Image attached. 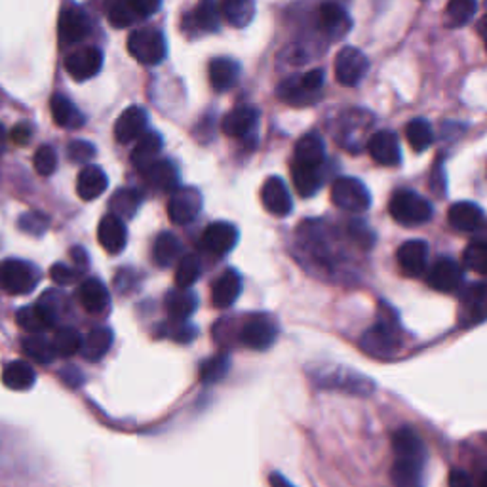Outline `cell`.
Masks as SVG:
<instances>
[{"label": "cell", "mask_w": 487, "mask_h": 487, "mask_svg": "<svg viewBox=\"0 0 487 487\" xmlns=\"http://www.w3.org/2000/svg\"><path fill=\"white\" fill-rule=\"evenodd\" d=\"M40 272L33 263L21 259H6L0 263V289L10 295H25L37 287Z\"/></svg>", "instance_id": "cell-1"}, {"label": "cell", "mask_w": 487, "mask_h": 487, "mask_svg": "<svg viewBox=\"0 0 487 487\" xmlns=\"http://www.w3.org/2000/svg\"><path fill=\"white\" fill-rule=\"evenodd\" d=\"M389 211L394 221L404 226H417L432 218V206L414 191H398L389 202Z\"/></svg>", "instance_id": "cell-2"}, {"label": "cell", "mask_w": 487, "mask_h": 487, "mask_svg": "<svg viewBox=\"0 0 487 487\" xmlns=\"http://www.w3.org/2000/svg\"><path fill=\"white\" fill-rule=\"evenodd\" d=\"M128 52L143 65H158L166 57V38L155 27L137 29L128 37Z\"/></svg>", "instance_id": "cell-3"}, {"label": "cell", "mask_w": 487, "mask_h": 487, "mask_svg": "<svg viewBox=\"0 0 487 487\" xmlns=\"http://www.w3.org/2000/svg\"><path fill=\"white\" fill-rule=\"evenodd\" d=\"M314 383L320 389L328 390H339L355 396H370L375 390V383L355 370H345V368H333L328 372H322L314 377Z\"/></svg>", "instance_id": "cell-4"}, {"label": "cell", "mask_w": 487, "mask_h": 487, "mask_svg": "<svg viewBox=\"0 0 487 487\" xmlns=\"http://www.w3.org/2000/svg\"><path fill=\"white\" fill-rule=\"evenodd\" d=\"M362 348L363 353L375 358H389L396 355V350L400 348V335L394 320L380 318L373 328L365 331L362 337Z\"/></svg>", "instance_id": "cell-5"}, {"label": "cell", "mask_w": 487, "mask_h": 487, "mask_svg": "<svg viewBox=\"0 0 487 487\" xmlns=\"http://www.w3.org/2000/svg\"><path fill=\"white\" fill-rule=\"evenodd\" d=\"M278 339V326L270 316L255 314L242 324L238 341L252 350H267Z\"/></svg>", "instance_id": "cell-6"}, {"label": "cell", "mask_w": 487, "mask_h": 487, "mask_svg": "<svg viewBox=\"0 0 487 487\" xmlns=\"http://www.w3.org/2000/svg\"><path fill=\"white\" fill-rule=\"evenodd\" d=\"M331 201L337 208L345 211H353V213L365 211L372 204L368 189L363 187L362 181L355 177L335 179V183L331 185Z\"/></svg>", "instance_id": "cell-7"}, {"label": "cell", "mask_w": 487, "mask_h": 487, "mask_svg": "<svg viewBox=\"0 0 487 487\" xmlns=\"http://www.w3.org/2000/svg\"><path fill=\"white\" fill-rule=\"evenodd\" d=\"M202 209V194L192 187L175 189L167 202V216L175 225H189Z\"/></svg>", "instance_id": "cell-8"}, {"label": "cell", "mask_w": 487, "mask_h": 487, "mask_svg": "<svg viewBox=\"0 0 487 487\" xmlns=\"http://www.w3.org/2000/svg\"><path fill=\"white\" fill-rule=\"evenodd\" d=\"M368 73V59L353 46L343 48L335 57V79L343 86H356Z\"/></svg>", "instance_id": "cell-9"}, {"label": "cell", "mask_w": 487, "mask_h": 487, "mask_svg": "<svg viewBox=\"0 0 487 487\" xmlns=\"http://www.w3.org/2000/svg\"><path fill=\"white\" fill-rule=\"evenodd\" d=\"M101 65H103V54L101 50L94 48V46L76 50L65 59V69L71 74V79L79 82L90 81L91 76H96L101 71Z\"/></svg>", "instance_id": "cell-10"}, {"label": "cell", "mask_w": 487, "mask_h": 487, "mask_svg": "<svg viewBox=\"0 0 487 487\" xmlns=\"http://www.w3.org/2000/svg\"><path fill=\"white\" fill-rule=\"evenodd\" d=\"M147 128V113L143 107H128L122 113L115 124V140L122 145H128L132 141H137L145 133Z\"/></svg>", "instance_id": "cell-11"}, {"label": "cell", "mask_w": 487, "mask_h": 487, "mask_svg": "<svg viewBox=\"0 0 487 487\" xmlns=\"http://www.w3.org/2000/svg\"><path fill=\"white\" fill-rule=\"evenodd\" d=\"M426 280H429V286L436 289V292L453 294L459 289L463 282V270L453 261V259L444 257V259H438V261L432 265L429 278Z\"/></svg>", "instance_id": "cell-12"}, {"label": "cell", "mask_w": 487, "mask_h": 487, "mask_svg": "<svg viewBox=\"0 0 487 487\" xmlns=\"http://www.w3.org/2000/svg\"><path fill=\"white\" fill-rule=\"evenodd\" d=\"M261 202L265 209L277 218H286L292 211V196L280 177H269L263 183Z\"/></svg>", "instance_id": "cell-13"}, {"label": "cell", "mask_w": 487, "mask_h": 487, "mask_svg": "<svg viewBox=\"0 0 487 487\" xmlns=\"http://www.w3.org/2000/svg\"><path fill=\"white\" fill-rule=\"evenodd\" d=\"M238 242V231L236 226L231 223H211L206 226V231L202 235V246L213 253V255H225L231 252Z\"/></svg>", "instance_id": "cell-14"}, {"label": "cell", "mask_w": 487, "mask_h": 487, "mask_svg": "<svg viewBox=\"0 0 487 487\" xmlns=\"http://www.w3.org/2000/svg\"><path fill=\"white\" fill-rule=\"evenodd\" d=\"M398 265L406 277L419 278L426 270V259H429V246L423 240H409L398 248Z\"/></svg>", "instance_id": "cell-15"}, {"label": "cell", "mask_w": 487, "mask_h": 487, "mask_svg": "<svg viewBox=\"0 0 487 487\" xmlns=\"http://www.w3.org/2000/svg\"><path fill=\"white\" fill-rule=\"evenodd\" d=\"M90 33V20L86 12L71 6L59 15V38L64 44H76Z\"/></svg>", "instance_id": "cell-16"}, {"label": "cell", "mask_w": 487, "mask_h": 487, "mask_svg": "<svg viewBox=\"0 0 487 487\" xmlns=\"http://www.w3.org/2000/svg\"><path fill=\"white\" fill-rule=\"evenodd\" d=\"M368 152L370 157L380 166H396L400 162L398 137L389 130H380L370 137Z\"/></svg>", "instance_id": "cell-17"}, {"label": "cell", "mask_w": 487, "mask_h": 487, "mask_svg": "<svg viewBox=\"0 0 487 487\" xmlns=\"http://www.w3.org/2000/svg\"><path fill=\"white\" fill-rule=\"evenodd\" d=\"M98 240L105 252H109L113 255L120 253L126 248V242H128V231H126L124 221L113 216V213L105 216L98 228Z\"/></svg>", "instance_id": "cell-18"}, {"label": "cell", "mask_w": 487, "mask_h": 487, "mask_svg": "<svg viewBox=\"0 0 487 487\" xmlns=\"http://www.w3.org/2000/svg\"><path fill=\"white\" fill-rule=\"evenodd\" d=\"M15 322L18 326L30 333V335H42L46 329H50L56 326V316L44 307L42 303L29 304V307H23L15 314Z\"/></svg>", "instance_id": "cell-19"}, {"label": "cell", "mask_w": 487, "mask_h": 487, "mask_svg": "<svg viewBox=\"0 0 487 487\" xmlns=\"http://www.w3.org/2000/svg\"><path fill=\"white\" fill-rule=\"evenodd\" d=\"M426 459H409V457H396L390 470V478L394 487H423Z\"/></svg>", "instance_id": "cell-20"}, {"label": "cell", "mask_w": 487, "mask_h": 487, "mask_svg": "<svg viewBox=\"0 0 487 487\" xmlns=\"http://www.w3.org/2000/svg\"><path fill=\"white\" fill-rule=\"evenodd\" d=\"M76 297H79L82 309L90 314L105 312L107 309H109V303H111L109 292H107V287L98 278L84 280L79 286V289H76Z\"/></svg>", "instance_id": "cell-21"}, {"label": "cell", "mask_w": 487, "mask_h": 487, "mask_svg": "<svg viewBox=\"0 0 487 487\" xmlns=\"http://www.w3.org/2000/svg\"><path fill=\"white\" fill-rule=\"evenodd\" d=\"M240 292H242L240 274L233 269H228L221 274L216 282H213L211 303L216 304L218 309H226L236 303Z\"/></svg>", "instance_id": "cell-22"}, {"label": "cell", "mask_w": 487, "mask_h": 487, "mask_svg": "<svg viewBox=\"0 0 487 487\" xmlns=\"http://www.w3.org/2000/svg\"><path fill=\"white\" fill-rule=\"evenodd\" d=\"M449 225L461 233H474L483 226V211L472 202H457L448 211Z\"/></svg>", "instance_id": "cell-23"}, {"label": "cell", "mask_w": 487, "mask_h": 487, "mask_svg": "<svg viewBox=\"0 0 487 487\" xmlns=\"http://www.w3.org/2000/svg\"><path fill=\"white\" fill-rule=\"evenodd\" d=\"M257 120H259L257 109H253L250 105H240L228 115H225L221 122V130L228 137H244L255 128Z\"/></svg>", "instance_id": "cell-24"}, {"label": "cell", "mask_w": 487, "mask_h": 487, "mask_svg": "<svg viewBox=\"0 0 487 487\" xmlns=\"http://www.w3.org/2000/svg\"><path fill=\"white\" fill-rule=\"evenodd\" d=\"M107 183H109V179H107L101 167L88 164L81 170L79 179H76V192H79L82 201H96L98 196L107 191Z\"/></svg>", "instance_id": "cell-25"}, {"label": "cell", "mask_w": 487, "mask_h": 487, "mask_svg": "<svg viewBox=\"0 0 487 487\" xmlns=\"http://www.w3.org/2000/svg\"><path fill=\"white\" fill-rule=\"evenodd\" d=\"M318 25L329 37L341 38L343 35L348 33L350 20H348L346 12L339 4L324 3L322 6L318 8Z\"/></svg>", "instance_id": "cell-26"}, {"label": "cell", "mask_w": 487, "mask_h": 487, "mask_svg": "<svg viewBox=\"0 0 487 487\" xmlns=\"http://www.w3.org/2000/svg\"><path fill=\"white\" fill-rule=\"evenodd\" d=\"M164 307L167 316H170L174 322H185L192 316V312L198 307V299L189 289H174L166 295L164 299Z\"/></svg>", "instance_id": "cell-27"}, {"label": "cell", "mask_w": 487, "mask_h": 487, "mask_svg": "<svg viewBox=\"0 0 487 487\" xmlns=\"http://www.w3.org/2000/svg\"><path fill=\"white\" fill-rule=\"evenodd\" d=\"M392 449L396 457H409V459H426V448L421 436L411 429V426H402L392 436Z\"/></svg>", "instance_id": "cell-28"}, {"label": "cell", "mask_w": 487, "mask_h": 487, "mask_svg": "<svg viewBox=\"0 0 487 487\" xmlns=\"http://www.w3.org/2000/svg\"><path fill=\"white\" fill-rule=\"evenodd\" d=\"M326 160V149L322 140H320L318 135H304L299 140V143L295 145V162L299 166L304 167H314L318 170L320 166L324 164Z\"/></svg>", "instance_id": "cell-29"}, {"label": "cell", "mask_w": 487, "mask_h": 487, "mask_svg": "<svg viewBox=\"0 0 487 487\" xmlns=\"http://www.w3.org/2000/svg\"><path fill=\"white\" fill-rule=\"evenodd\" d=\"M160 149H162V137L157 132H145L140 140H137V145L132 150L133 166L137 167V170L145 172L147 167L157 160Z\"/></svg>", "instance_id": "cell-30"}, {"label": "cell", "mask_w": 487, "mask_h": 487, "mask_svg": "<svg viewBox=\"0 0 487 487\" xmlns=\"http://www.w3.org/2000/svg\"><path fill=\"white\" fill-rule=\"evenodd\" d=\"M37 373L33 370V365H29L23 360H13L10 362L4 372H3V383L10 390H29L35 387Z\"/></svg>", "instance_id": "cell-31"}, {"label": "cell", "mask_w": 487, "mask_h": 487, "mask_svg": "<svg viewBox=\"0 0 487 487\" xmlns=\"http://www.w3.org/2000/svg\"><path fill=\"white\" fill-rule=\"evenodd\" d=\"M238 64L228 57H218L209 64V84L218 91L231 90L238 81Z\"/></svg>", "instance_id": "cell-32"}, {"label": "cell", "mask_w": 487, "mask_h": 487, "mask_svg": "<svg viewBox=\"0 0 487 487\" xmlns=\"http://www.w3.org/2000/svg\"><path fill=\"white\" fill-rule=\"evenodd\" d=\"M113 346V331L109 328L91 329L81 345V355L88 362H99Z\"/></svg>", "instance_id": "cell-33"}, {"label": "cell", "mask_w": 487, "mask_h": 487, "mask_svg": "<svg viewBox=\"0 0 487 487\" xmlns=\"http://www.w3.org/2000/svg\"><path fill=\"white\" fill-rule=\"evenodd\" d=\"M50 109H52L54 122L61 128L76 130V128H81L84 124L82 113L76 109V105L73 101H69L65 96H61V94L52 96Z\"/></svg>", "instance_id": "cell-34"}, {"label": "cell", "mask_w": 487, "mask_h": 487, "mask_svg": "<svg viewBox=\"0 0 487 487\" xmlns=\"http://www.w3.org/2000/svg\"><path fill=\"white\" fill-rule=\"evenodd\" d=\"M219 13L233 27H246L255 18V0H221Z\"/></svg>", "instance_id": "cell-35"}, {"label": "cell", "mask_w": 487, "mask_h": 487, "mask_svg": "<svg viewBox=\"0 0 487 487\" xmlns=\"http://www.w3.org/2000/svg\"><path fill=\"white\" fill-rule=\"evenodd\" d=\"M152 187L162 191H172L177 185V170L172 162L155 160L143 172Z\"/></svg>", "instance_id": "cell-36"}, {"label": "cell", "mask_w": 487, "mask_h": 487, "mask_svg": "<svg viewBox=\"0 0 487 487\" xmlns=\"http://www.w3.org/2000/svg\"><path fill=\"white\" fill-rule=\"evenodd\" d=\"M140 204H141V194L132 189H120L111 198L113 216H116L122 221L133 218L135 211L140 209Z\"/></svg>", "instance_id": "cell-37"}, {"label": "cell", "mask_w": 487, "mask_h": 487, "mask_svg": "<svg viewBox=\"0 0 487 487\" xmlns=\"http://www.w3.org/2000/svg\"><path fill=\"white\" fill-rule=\"evenodd\" d=\"M478 6V0H449L446 12H444V21L448 27H465L472 15H474Z\"/></svg>", "instance_id": "cell-38"}, {"label": "cell", "mask_w": 487, "mask_h": 487, "mask_svg": "<svg viewBox=\"0 0 487 487\" xmlns=\"http://www.w3.org/2000/svg\"><path fill=\"white\" fill-rule=\"evenodd\" d=\"M81 345H82V337L81 333L76 331L74 328H59L52 339V346L56 356H64L69 358L76 353H81Z\"/></svg>", "instance_id": "cell-39"}, {"label": "cell", "mask_w": 487, "mask_h": 487, "mask_svg": "<svg viewBox=\"0 0 487 487\" xmlns=\"http://www.w3.org/2000/svg\"><path fill=\"white\" fill-rule=\"evenodd\" d=\"M406 137H407V143L415 152L426 150L434 141L432 128H431L429 122L423 120V118L409 122L407 128H406Z\"/></svg>", "instance_id": "cell-40"}, {"label": "cell", "mask_w": 487, "mask_h": 487, "mask_svg": "<svg viewBox=\"0 0 487 487\" xmlns=\"http://www.w3.org/2000/svg\"><path fill=\"white\" fill-rule=\"evenodd\" d=\"M21 346L25 355L38 363H52L56 358L52 341L46 339L44 335H29L21 341Z\"/></svg>", "instance_id": "cell-41"}, {"label": "cell", "mask_w": 487, "mask_h": 487, "mask_svg": "<svg viewBox=\"0 0 487 487\" xmlns=\"http://www.w3.org/2000/svg\"><path fill=\"white\" fill-rule=\"evenodd\" d=\"M292 177H294V187L301 196H312L320 185H322V177L318 175V170L314 167H304L299 164L292 166Z\"/></svg>", "instance_id": "cell-42"}, {"label": "cell", "mask_w": 487, "mask_h": 487, "mask_svg": "<svg viewBox=\"0 0 487 487\" xmlns=\"http://www.w3.org/2000/svg\"><path fill=\"white\" fill-rule=\"evenodd\" d=\"M181 253V244L172 233H162L155 242V259L162 267L172 265Z\"/></svg>", "instance_id": "cell-43"}, {"label": "cell", "mask_w": 487, "mask_h": 487, "mask_svg": "<svg viewBox=\"0 0 487 487\" xmlns=\"http://www.w3.org/2000/svg\"><path fill=\"white\" fill-rule=\"evenodd\" d=\"M201 261L194 255H185L179 261L175 270V286L179 289H189L198 278H201Z\"/></svg>", "instance_id": "cell-44"}, {"label": "cell", "mask_w": 487, "mask_h": 487, "mask_svg": "<svg viewBox=\"0 0 487 487\" xmlns=\"http://www.w3.org/2000/svg\"><path fill=\"white\" fill-rule=\"evenodd\" d=\"M219 21V6L216 0H204L201 6H196L192 13V25L198 30H213L218 29Z\"/></svg>", "instance_id": "cell-45"}, {"label": "cell", "mask_w": 487, "mask_h": 487, "mask_svg": "<svg viewBox=\"0 0 487 487\" xmlns=\"http://www.w3.org/2000/svg\"><path fill=\"white\" fill-rule=\"evenodd\" d=\"M231 370V358L226 355L213 356L206 360L201 368V379L202 383H219V380Z\"/></svg>", "instance_id": "cell-46"}, {"label": "cell", "mask_w": 487, "mask_h": 487, "mask_svg": "<svg viewBox=\"0 0 487 487\" xmlns=\"http://www.w3.org/2000/svg\"><path fill=\"white\" fill-rule=\"evenodd\" d=\"M463 304L468 309L474 322H482L483 316H485V286L483 284L472 286L465 294Z\"/></svg>", "instance_id": "cell-47"}, {"label": "cell", "mask_w": 487, "mask_h": 487, "mask_svg": "<svg viewBox=\"0 0 487 487\" xmlns=\"http://www.w3.org/2000/svg\"><path fill=\"white\" fill-rule=\"evenodd\" d=\"M278 94H280V98H282L286 103H289V105H297V107H301V105H311V103H314V101L318 99V96L307 94V91H304V90L297 84V79H289V81H286V82L280 86Z\"/></svg>", "instance_id": "cell-48"}, {"label": "cell", "mask_w": 487, "mask_h": 487, "mask_svg": "<svg viewBox=\"0 0 487 487\" xmlns=\"http://www.w3.org/2000/svg\"><path fill=\"white\" fill-rule=\"evenodd\" d=\"M463 263L466 269L476 274H485L487 265V246L483 242H474L465 250L463 253Z\"/></svg>", "instance_id": "cell-49"}, {"label": "cell", "mask_w": 487, "mask_h": 487, "mask_svg": "<svg viewBox=\"0 0 487 487\" xmlns=\"http://www.w3.org/2000/svg\"><path fill=\"white\" fill-rule=\"evenodd\" d=\"M57 167V152L50 147L44 145L35 152V170L40 175H52Z\"/></svg>", "instance_id": "cell-50"}, {"label": "cell", "mask_w": 487, "mask_h": 487, "mask_svg": "<svg viewBox=\"0 0 487 487\" xmlns=\"http://www.w3.org/2000/svg\"><path fill=\"white\" fill-rule=\"evenodd\" d=\"M20 228L33 236H40L48 228V218L40 211H29L20 218Z\"/></svg>", "instance_id": "cell-51"}, {"label": "cell", "mask_w": 487, "mask_h": 487, "mask_svg": "<svg viewBox=\"0 0 487 487\" xmlns=\"http://www.w3.org/2000/svg\"><path fill=\"white\" fill-rule=\"evenodd\" d=\"M297 84L307 91V94H314L318 96V91L322 90L324 86V73L320 69H312L309 73H304L301 76H297Z\"/></svg>", "instance_id": "cell-52"}, {"label": "cell", "mask_w": 487, "mask_h": 487, "mask_svg": "<svg viewBox=\"0 0 487 487\" xmlns=\"http://www.w3.org/2000/svg\"><path fill=\"white\" fill-rule=\"evenodd\" d=\"M67 155L76 164H86L96 157V149L88 141H73L67 149Z\"/></svg>", "instance_id": "cell-53"}, {"label": "cell", "mask_w": 487, "mask_h": 487, "mask_svg": "<svg viewBox=\"0 0 487 487\" xmlns=\"http://www.w3.org/2000/svg\"><path fill=\"white\" fill-rule=\"evenodd\" d=\"M79 270H74L73 267H67L64 263H56L52 269H50V277L52 280L57 284V286H71L74 284L76 280H79Z\"/></svg>", "instance_id": "cell-54"}, {"label": "cell", "mask_w": 487, "mask_h": 487, "mask_svg": "<svg viewBox=\"0 0 487 487\" xmlns=\"http://www.w3.org/2000/svg\"><path fill=\"white\" fill-rule=\"evenodd\" d=\"M30 137H33V126H30L29 122H20V124H15L10 133V140L15 145H27L30 141Z\"/></svg>", "instance_id": "cell-55"}, {"label": "cell", "mask_w": 487, "mask_h": 487, "mask_svg": "<svg viewBox=\"0 0 487 487\" xmlns=\"http://www.w3.org/2000/svg\"><path fill=\"white\" fill-rule=\"evenodd\" d=\"M449 487H476L474 480L470 478L468 472L465 470H459V468H455L449 472V482H448Z\"/></svg>", "instance_id": "cell-56"}, {"label": "cell", "mask_w": 487, "mask_h": 487, "mask_svg": "<svg viewBox=\"0 0 487 487\" xmlns=\"http://www.w3.org/2000/svg\"><path fill=\"white\" fill-rule=\"evenodd\" d=\"M61 377H64V380L69 387H79L84 380V375L76 368H65L64 372H61Z\"/></svg>", "instance_id": "cell-57"}, {"label": "cell", "mask_w": 487, "mask_h": 487, "mask_svg": "<svg viewBox=\"0 0 487 487\" xmlns=\"http://www.w3.org/2000/svg\"><path fill=\"white\" fill-rule=\"evenodd\" d=\"M269 482H270V487H295L292 482L286 480V478L280 474V472H270Z\"/></svg>", "instance_id": "cell-58"}, {"label": "cell", "mask_w": 487, "mask_h": 487, "mask_svg": "<svg viewBox=\"0 0 487 487\" xmlns=\"http://www.w3.org/2000/svg\"><path fill=\"white\" fill-rule=\"evenodd\" d=\"M71 255H73V259H74L76 267L86 269V265H88V259H86V253H84V250H82V248H73Z\"/></svg>", "instance_id": "cell-59"}, {"label": "cell", "mask_w": 487, "mask_h": 487, "mask_svg": "<svg viewBox=\"0 0 487 487\" xmlns=\"http://www.w3.org/2000/svg\"><path fill=\"white\" fill-rule=\"evenodd\" d=\"M6 143H8V132L4 128L3 122H0V155L6 150Z\"/></svg>", "instance_id": "cell-60"}]
</instances>
